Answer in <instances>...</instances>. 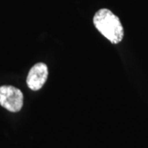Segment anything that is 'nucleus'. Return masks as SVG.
<instances>
[{"label": "nucleus", "mask_w": 148, "mask_h": 148, "mask_svg": "<svg viewBox=\"0 0 148 148\" xmlns=\"http://www.w3.org/2000/svg\"><path fill=\"white\" fill-rule=\"evenodd\" d=\"M96 29L111 43L118 44L123 38V27L119 18L110 10L102 8L96 12L93 18Z\"/></svg>", "instance_id": "f257e3e1"}, {"label": "nucleus", "mask_w": 148, "mask_h": 148, "mask_svg": "<svg viewBox=\"0 0 148 148\" xmlns=\"http://www.w3.org/2000/svg\"><path fill=\"white\" fill-rule=\"evenodd\" d=\"M0 105L10 112L16 113L23 106V94L15 86H0Z\"/></svg>", "instance_id": "f03ea898"}, {"label": "nucleus", "mask_w": 148, "mask_h": 148, "mask_svg": "<svg viewBox=\"0 0 148 148\" xmlns=\"http://www.w3.org/2000/svg\"><path fill=\"white\" fill-rule=\"evenodd\" d=\"M48 77L47 65L38 63L32 67L27 78V84L32 90H38L42 88Z\"/></svg>", "instance_id": "7ed1b4c3"}]
</instances>
